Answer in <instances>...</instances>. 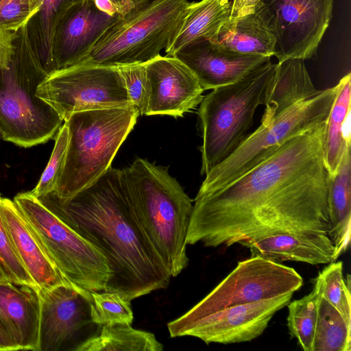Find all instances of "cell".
Segmentation results:
<instances>
[{"label":"cell","mask_w":351,"mask_h":351,"mask_svg":"<svg viewBox=\"0 0 351 351\" xmlns=\"http://www.w3.org/2000/svg\"><path fill=\"white\" fill-rule=\"evenodd\" d=\"M276 66L269 60L203 97L197 110L202 136L201 175L227 158L247 137Z\"/></svg>","instance_id":"cell-6"},{"label":"cell","mask_w":351,"mask_h":351,"mask_svg":"<svg viewBox=\"0 0 351 351\" xmlns=\"http://www.w3.org/2000/svg\"><path fill=\"white\" fill-rule=\"evenodd\" d=\"M350 350L351 324L319 294L313 351Z\"/></svg>","instance_id":"cell-28"},{"label":"cell","mask_w":351,"mask_h":351,"mask_svg":"<svg viewBox=\"0 0 351 351\" xmlns=\"http://www.w3.org/2000/svg\"><path fill=\"white\" fill-rule=\"evenodd\" d=\"M96 7L108 15L117 14L116 8L111 0H93Z\"/></svg>","instance_id":"cell-39"},{"label":"cell","mask_w":351,"mask_h":351,"mask_svg":"<svg viewBox=\"0 0 351 351\" xmlns=\"http://www.w3.org/2000/svg\"><path fill=\"white\" fill-rule=\"evenodd\" d=\"M314 288L351 324L350 276L344 278L343 263L331 262L313 280Z\"/></svg>","instance_id":"cell-29"},{"label":"cell","mask_w":351,"mask_h":351,"mask_svg":"<svg viewBox=\"0 0 351 351\" xmlns=\"http://www.w3.org/2000/svg\"><path fill=\"white\" fill-rule=\"evenodd\" d=\"M189 4L188 0H153L119 17L78 64L119 66L158 57L176 36Z\"/></svg>","instance_id":"cell-7"},{"label":"cell","mask_w":351,"mask_h":351,"mask_svg":"<svg viewBox=\"0 0 351 351\" xmlns=\"http://www.w3.org/2000/svg\"><path fill=\"white\" fill-rule=\"evenodd\" d=\"M38 351H76L100 325L90 317V292L69 284L38 291Z\"/></svg>","instance_id":"cell-13"},{"label":"cell","mask_w":351,"mask_h":351,"mask_svg":"<svg viewBox=\"0 0 351 351\" xmlns=\"http://www.w3.org/2000/svg\"><path fill=\"white\" fill-rule=\"evenodd\" d=\"M36 96L64 121L83 111L134 106L117 66L78 64L49 73Z\"/></svg>","instance_id":"cell-10"},{"label":"cell","mask_w":351,"mask_h":351,"mask_svg":"<svg viewBox=\"0 0 351 351\" xmlns=\"http://www.w3.org/2000/svg\"><path fill=\"white\" fill-rule=\"evenodd\" d=\"M82 0H43L38 10L25 25L31 44L49 74L51 71L52 38L60 21Z\"/></svg>","instance_id":"cell-27"},{"label":"cell","mask_w":351,"mask_h":351,"mask_svg":"<svg viewBox=\"0 0 351 351\" xmlns=\"http://www.w3.org/2000/svg\"><path fill=\"white\" fill-rule=\"evenodd\" d=\"M1 140H3V138H2V134H1V132L0 131V145H1Z\"/></svg>","instance_id":"cell-43"},{"label":"cell","mask_w":351,"mask_h":351,"mask_svg":"<svg viewBox=\"0 0 351 351\" xmlns=\"http://www.w3.org/2000/svg\"><path fill=\"white\" fill-rule=\"evenodd\" d=\"M114 3L117 13L120 17H123L129 13L135 11L153 0H111Z\"/></svg>","instance_id":"cell-38"},{"label":"cell","mask_w":351,"mask_h":351,"mask_svg":"<svg viewBox=\"0 0 351 351\" xmlns=\"http://www.w3.org/2000/svg\"><path fill=\"white\" fill-rule=\"evenodd\" d=\"M302 285V277L293 268L251 256L238 262L208 295L176 319L188 322L226 307L293 294Z\"/></svg>","instance_id":"cell-11"},{"label":"cell","mask_w":351,"mask_h":351,"mask_svg":"<svg viewBox=\"0 0 351 351\" xmlns=\"http://www.w3.org/2000/svg\"><path fill=\"white\" fill-rule=\"evenodd\" d=\"M208 40L239 53L270 58L276 53V38L257 9L234 21L228 20Z\"/></svg>","instance_id":"cell-23"},{"label":"cell","mask_w":351,"mask_h":351,"mask_svg":"<svg viewBox=\"0 0 351 351\" xmlns=\"http://www.w3.org/2000/svg\"><path fill=\"white\" fill-rule=\"evenodd\" d=\"M131 210L171 277L189 264L186 236L193 201L168 169L136 158L121 169Z\"/></svg>","instance_id":"cell-3"},{"label":"cell","mask_w":351,"mask_h":351,"mask_svg":"<svg viewBox=\"0 0 351 351\" xmlns=\"http://www.w3.org/2000/svg\"><path fill=\"white\" fill-rule=\"evenodd\" d=\"M337 89L336 85L322 90L317 96L295 104L269 123L261 125L206 175L197 194L225 187L270 157L291 138L325 121Z\"/></svg>","instance_id":"cell-9"},{"label":"cell","mask_w":351,"mask_h":351,"mask_svg":"<svg viewBox=\"0 0 351 351\" xmlns=\"http://www.w3.org/2000/svg\"><path fill=\"white\" fill-rule=\"evenodd\" d=\"M173 56L192 71L204 90L234 83L271 58L228 51L208 40L192 43Z\"/></svg>","instance_id":"cell-17"},{"label":"cell","mask_w":351,"mask_h":351,"mask_svg":"<svg viewBox=\"0 0 351 351\" xmlns=\"http://www.w3.org/2000/svg\"><path fill=\"white\" fill-rule=\"evenodd\" d=\"M0 268L8 281L16 285H27L36 288L35 283L23 265L13 247L1 214Z\"/></svg>","instance_id":"cell-33"},{"label":"cell","mask_w":351,"mask_h":351,"mask_svg":"<svg viewBox=\"0 0 351 351\" xmlns=\"http://www.w3.org/2000/svg\"><path fill=\"white\" fill-rule=\"evenodd\" d=\"M239 244L250 249L251 256L276 263L321 265L335 261V245L326 234L278 233Z\"/></svg>","instance_id":"cell-20"},{"label":"cell","mask_w":351,"mask_h":351,"mask_svg":"<svg viewBox=\"0 0 351 351\" xmlns=\"http://www.w3.org/2000/svg\"><path fill=\"white\" fill-rule=\"evenodd\" d=\"M324 123L291 138L225 187L197 194L187 245L230 247L278 233L328 234Z\"/></svg>","instance_id":"cell-1"},{"label":"cell","mask_w":351,"mask_h":351,"mask_svg":"<svg viewBox=\"0 0 351 351\" xmlns=\"http://www.w3.org/2000/svg\"><path fill=\"white\" fill-rule=\"evenodd\" d=\"M0 214L13 247L38 290L69 284L49 261L13 200L1 197Z\"/></svg>","instance_id":"cell-19"},{"label":"cell","mask_w":351,"mask_h":351,"mask_svg":"<svg viewBox=\"0 0 351 351\" xmlns=\"http://www.w3.org/2000/svg\"><path fill=\"white\" fill-rule=\"evenodd\" d=\"M43 0H4L0 5V29L17 31L38 10Z\"/></svg>","instance_id":"cell-34"},{"label":"cell","mask_w":351,"mask_h":351,"mask_svg":"<svg viewBox=\"0 0 351 351\" xmlns=\"http://www.w3.org/2000/svg\"><path fill=\"white\" fill-rule=\"evenodd\" d=\"M342 135L346 143H350V112L343 123Z\"/></svg>","instance_id":"cell-41"},{"label":"cell","mask_w":351,"mask_h":351,"mask_svg":"<svg viewBox=\"0 0 351 351\" xmlns=\"http://www.w3.org/2000/svg\"><path fill=\"white\" fill-rule=\"evenodd\" d=\"M44 252L65 281L88 292L105 290L107 261L90 241L66 223L30 191L13 199Z\"/></svg>","instance_id":"cell-8"},{"label":"cell","mask_w":351,"mask_h":351,"mask_svg":"<svg viewBox=\"0 0 351 351\" xmlns=\"http://www.w3.org/2000/svg\"><path fill=\"white\" fill-rule=\"evenodd\" d=\"M119 17L101 11L93 0H82L71 7L53 36L51 73L80 63Z\"/></svg>","instance_id":"cell-16"},{"label":"cell","mask_w":351,"mask_h":351,"mask_svg":"<svg viewBox=\"0 0 351 351\" xmlns=\"http://www.w3.org/2000/svg\"><path fill=\"white\" fill-rule=\"evenodd\" d=\"M141 115L134 106L75 112L64 121L69 143L64 165L53 191L58 198L75 195L110 167Z\"/></svg>","instance_id":"cell-5"},{"label":"cell","mask_w":351,"mask_h":351,"mask_svg":"<svg viewBox=\"0 0 351 351\" xmlns=\"http://www.w3.org/2000/svg\"><path fill=\"white\" fill-rule=\"evenodd\" d=\"M90 317L98 325L132 324L134 314L130 301L114 291L91 292Z\"/></svg>","instance_id":"cell-31"},{"label":"cell","mask_w":351,"mask_h":351,"mask_svg":"<svg viewBox=\"0 0 351 351\" xmlns=\"http://www.w3.org/2000/svg\"><path fill=\"white\" fill-rule=\"evenodd\" d=\"M19 350L14 343L0 329V351Z\"/></svg>","instance_id":"cell-40"},{"label":"cell","mask_w":351,"mask_h":351,"mask_svg":"<svg viewBox=\"0 0 351 351\" xmlns=\"http://www.w3.org/2000/svg\"><path fill=\"white\" fill-rule=\"evenodd\" d=\"M38 199L105 256L110 278L104 291L131 302L168 287L171 276L131 210L121 169L111 166L71 198L52 191Z\"/></svg>","instance_id":"cell-2"},{"label":"cell","mask_w":351,"mask_h":351,"mask_svg":"<svg viewBox=\"0 0 351 351\" xmlns=\"http://www.w3.org/2000/svg\"></svg>","instance_id":"cell-45"},{"label":"cell","mask_w":351,"mask_h":351,"mask_svg":"<svg viewBox=\"0 0 351 351\" xmlns=\"http://www.w3.org/2000/svg\"><path fill=\"white\" fill-rule=\"evenodd\" d=\"M232 0H200L190 3L176 36L165 49L173 56L182 48L198 41L210 40L230 19Z\"/></svg>","instance_id":"cell-24"},{"label":"cell","mask_w":351,"mask_h":351,"mask_svg":"<svg viewBox=\"0 0 351 351\" xmlns=\"http://www.w3.org/2000/svg\"><path fill=\"white\" fill-rule=\"evenodd\" d=\"M261 0H232L230 21L252 14L256 10Z\"/></svg>","instance_id":"cell-37"},{"label":"cell","mask_w":351,"mask_h":351,"mask_svg":"<svg viewBox=\"0 0 351 351\" xmlns=\"http://www.w3.org/2000/svg\"><path fill=\"white\" fill-rule=\"evenodd\" d=\"M333 0H261L257 10L276 38V58L306 60L316 55L330 25Z\"/></svg>","instance_id":"cell-12"},{"label":"cell","mask_w":351,"mask_h":351,"mask_svg":"<svg viewBox=\"0 0 351 351\" xmlns=\"http://www.w3.org/2000/svg\"><path fill=\"white\" fill-rule=\"evenodd\" d=\"M8 281L4 274V273L3 272V271L1 270V269L0 268V281Z\"/></svg>","instance_id":"cell-42"},{"label":"cell","mask_w":351,"mask_h":351,"mask_svg":"<svg viewBox=\"0 0 351 351\" xmlns=\"http://www.w3.org/2000/svg\"><path fill=\"white\" fill-rule=\"evenodd\" d=\"M39 319L36 288L0 281V329L19 350L38 351Z\"/></svg>","instance_id":"cell-18"},{"label":"cell","mask_w":351,"mask_h":351,"mask_svg":"<svg viewBox=\"0 0 351 351\" xmlns=\"http://www.w3.org/2000/svg\"><path fill=\"white\" fill-rule=\"evenodd\" d=\"M351 74L343 76L337 84V89L330 112L324 123L323 156L328 176L337 170L346 143L342 135L343 123L350 112Z\"/></svg>","instance_id":"cell-25"},{"label":"cell","mask_w":351,"mask_h":351,"mask_svg":"<svg viewBox=\"0 0 351 351\" xmlns=\"http://www.w3.org/2000/svg\"><path fill=\"white\" fill-rule=\"evenodd\" d=\"M293 294L226 307L188 321L167 324L171 337H193L207 344L250 341L259 337L277 311L287 306Z\"/></svg>","instance_id":"cell-14"},{"label":"cell","mask_w":351,"mask_h":351,"mask_svg":"<svg viewBox=\"0 0 351 351\" xmlns=\"http://www.w3.org/2000/svg\"><path fill=\"white\" fill-rule=\"evenodd\" d=\"M351 143L345 147L336 173L328 177V235L335 245V261L349 247L351 221Z\"/></svg>","instance_id":"cell-22"},{"label":"cell","mask_w":351,"mask_h":351,"mask_svg":"<svg viewBox=\"0 0 351 351\" xmlns=\"http://www.w3.org/2000/svg\"><path fill=\"white\" fill-rule=\"evenodd\" d=\"M163 348L153 333L115 324L100 326L76 351H162Z\"/></svg>","instance_id":"cell-26"},{"label":"cell","mask_w":351,"mask_h":351,"mask_svg":"<svg viewBox=\"0 0 351 351\" xmlns=\"http://www.w3.org/2000/svg\"><path fill=\"white\" fill-rule=\"evenodd\" d=\"M69 143V129L64 122L55 137V144L49 162L31 193L38 198L54 191L62 173Z\"/></svg>","instance_id":"cell-32"},{"label":"cell","mask_w":351,"mask_h":351,"mask_svg":"<svg viewBox=\"0 0 351 351\" xmlns=\"http://www.w3.org/2000/svg\"><path fill=\"white\" fill-rule=\"evenodd\" d=\"M322 90L313 85L304 60L291 58L278 62L266 89L261 125L269 123L295 104L317 96Z\"/></svg>","instance_id":"cell-21"},{"label":"cell","mask_w":351,"mask_h":351,"mask_svg":"<svg viewBox=\"0 0 351 351\" xmlns=\"http://www.w3.org/2000/svg\"><path fill=\"white\" fill-rule=\"evenodd\" d=\"M124 80L127 93L132 105L141 115H145L147 90L145 63L117 66Z\"/></svg>","instance_id":"cell-35"},{"label":"cell","mask_w":351,"mask_h":351,"mask_svg":"<svg viewBox=\"0 0 351 351\" xmlns=\"http://www.w3.org/2000/svg\"><path fill=\"white\" fill-rule=\"evenodd\" d=\"M4 0H0V5L3 2Z\"/></svg>","instance_id":"cell-44"},{"label":"cell","mask_w":351,"mask_h":351,"mask_svg":"<svg viewBox=\"0 0 351 351\" xmlns=\"http://www.w3.org/2000/svg\"><path fill=\"white\" fill-rule=\"evenodd\" d=\"M318 297L319 293L313 287L309 294L300 299L290 301L287 305L289 333L298 340L304 351H313Z\"/></svg>","instance_id":"cell-30"},{"label":"cell","mask_w":351,"mask_h":351,"mask_svg":"<svg viewBox=\"0 0 351 351\" xmlns=\"http://www.w3.org/2000/svg\"><path fill=\"white\" fill-rule=\"evenodd\" d=\"M14 51L0 69V131L3 141L30 147L54 138L64 121L36 92L48 73L25 25L16 32Z\"/></svg>","instance_id":"cell-4"},{"label":"cell","mask_w":351,"mask_h":351,"mask_svg":"<svg viewBox=\"0 0 351 351\" xmlns=\"http://www.w3.org/2000/svg\"><path fill=\"white\" fill-rule=\"evenodd\" d=\"M16 32L0 29V69L8 65L14 53Z\"/></svg>","instance_id":"cell-36"},{"label":"cell","mask_w":351,"mask_h":351,"mask_svg":"<svg viewBox=\"0 0 351 351\" xmlns=\"http://www.w3.org/2000/svg\"><path fill=\"white\" fill-rule=\"evenodd\" d=\"M145 64L147 90L145 115L182 117L200 104L204 90L180 60L160 55Z\"/></svg>","instance_id":"cell-15"}]
</instances>
